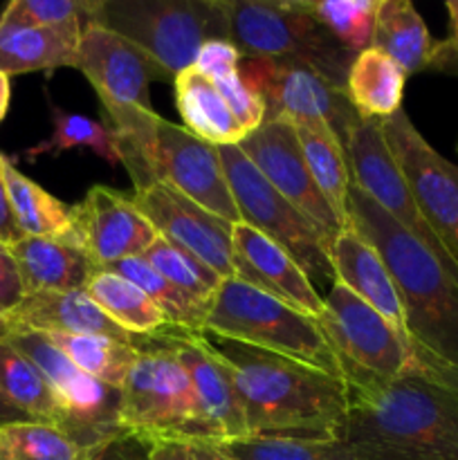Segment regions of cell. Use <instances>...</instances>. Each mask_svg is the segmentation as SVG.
Listing matches in <instances>:
<instances>
[{
    "label": "cell",
    "instance_id": "1",
    "mask_svg": "<svg viewBox=\"0 0 458 460\" xmlns=\"http://www.w3.org/2000/svg\"><path fill=\"white\" fill-rule=\"evenodd\" d=\"M348 214L355 232L380 252L398 288L409 368L458 395V281L355 184Z\"/></svg>",
    "mask_w": 458,
    "mask_h": 460
},
{
    "label": "cell",
    "instance_id": "2",
    "mask_svg": "<svg viewBox=\"0 0 458 460\" xmlns=\"http://www.w3.org/2000/svg\"><path fill=\"white\" fill-rule=\"evenodd\" d=\"M232 367L247 436L341 440L348 386L299 359L202 332Z\"/></svg>",
    "mask_w": 458,
    "mask_h": 460
},
{
    "label": "cell",
    "instance_id": "3",
    "mask_svg": "<svg viewBox=\"0 0 458 460\" xmlns=\"http://www.w3.org/2000/svg\"><path fill=\"white\" fill-rule=\"evenodd\" d=\"M341 443L355 460H458V395L413 368L348 389Z\"/></svg>",
    "mask_w": 458,
    "mask_h": 460
},
{
    "label": "cell",
    "instance_id": "4",
    "mask_svg": "<svg viewBox=\"0 0 458 460\" xmlns=\"http://www.w3.org/2000/svg\"><path fill=\"white\" fill-rule=\"evenodd\" d=\"M75 67L90 81L106 111L135 191L148 187V153L160 121L151 108L148 84L173 79L148 54L94 22L81 31Z\"/></svg>",
    "mask_w": 458,
    "mask_h": 460
},
{
    "label": "cell",
    "instance_id": "5",
    "mask_svg": "<svg viewBox=\"0 0 458 460\" xmlns=\"http://www.w3.org/2000/svg\"><path fill=\"white\" fill-rule=\"evenodd\" d=\"M229 43L241 57L301 63L344 90L357 54L339 43L308 0H227Z\"/></svg>",
    "mask_w": 458,
    "mask_h": 460
},
{
    "label": "cell",
    "instance_id": "6",
    "mask_svg": "<svg viewBox=\"0 0 458 460\" xmlns=\"http://www.w3.org/2000/svg\"><path fill=\"white\" fill-rule=\"evenodd\" d=\"M88 22L115 31L164 67L171 79L209 40H229L227 0H97Z\"/></svg>",
    "mask_w": 458,
    "mask_h": 460
},
{
    "label": "cell",
    "instance_id": "7",
    "mask_svg": "<svg viewBox=\"0 0 458 460\" xmlns=\"http://www.w3.org/2000/svg\"><path fill=\"white\" fill-rule=\"evenodd\" d=\"M205 332L286 355L341 377L317 319L241 279H223L211 301Z\"/></svg>",
    "mask_w": 458,
    "mask_h": 460
},
{
    "label": "cell",
    "instance_id": "8",
    "mask_svg": "<svg viewBox=\"0 0 458 460\" xmlns=\"http://www.w3.org/2000/svg\"><path fill=\"white\" fill-rule=\"evenodd\" d=\"M137 358L121 385L119 427L144 440L200 436L191 380L164 332L139 337Z\"/></svg>",
    "mask_w": 458,
    "mask_h": 460
},
{
    "label": "cell",
    "instance_id": "9",
    "mask_svg": "<svg viewBox=\"0 0 458 460\" xmlns=\"http://www.w3.org/2000/svg\"><path fill=\"white\" fill-rule=\"evenodd\" d=\"M241 223L281 245L313 283L335 286L330 247L317 225L286 200L238 146H218Z\"/></svg>",
    "mask_w": 458,
    "mask_h": 460
},
{
    "label": "cell",
    "instance_id": "10",
    "mask_svg": "<svg viewBox=\"0 0 458 460\" xmlns=\"http://www.w3.org/2000/svg\"><path fill=\"white\" fill-rule=\"evenodd\" d=\"M317 323L335 353L341 380L348 389L393 380L411 367L402 332L339 283L323 299V313Z\"/></svg>",
    "mask_w": 458,
    "mask_h": 460
},
{
    "label": "cell",
    "instance_id": "11",
    "mask_svg": "<svg viewBox=\"0 0 458 460\" xmlns=\"http://www.w3.org/2000/svg\"><path fill=\"white\" fill-rule=\"evenodd\" d=\"M4 340L43 373L66 411L63 434L81 452L124 431L119 427L121 389L76 368L45 332H12Z\"/></svg>",
    "mask_w": 458,
    "mask_h": 460
},
{
    "label": "cell",
    "instance_id": "12",
    "mask_svg": "<svg viewBox=\"0 0 458 460\" xmlns=\"http://www.w3.org/2000/svg\"><path fill=\"white\" fill-rule=\"evenodd\" d=\"M133 200L148 223L155 227L157 236L205 263L220 279H241L268 292L259 274L250 268V263L233 245V225L229 220L211 214L205 207L162 182H153L133 191Z\"/></svg>",
    "mask_w": 458,
    "mask_h": 460
},
{
    "label": "cell",
    "instance_id": "13",
    "mask_svg": "<svg viewBox=\"0 0 458 460\" xmlns=\"http://www.w3.org/2000/svg\"><path fill=\"white\" fill-rule=\"evenodd\" d=\"M382 130L418 211L458 265V166L418 133L404 111L382 119Z\"/></svg>",
    "mask_w": 458,
    "mask_h": 460
},
{
    "label": "cell",
    "instance_id": "14",
    "mask_svg": "<svg viewBox=\"0 0 458 460\" xmlns=\"http://www.w3.org/2000/svg\"><path fill=\"white\" fill-rule=\"evenodd\" d=\"M238 67L245 84L263 102L265 119H290L292 124L323 121L335 130L341 146L362 119L344 90L330 85L301 63L250 58Z\"/></svg>",
    "mask_w": 458,
    "mask_h": 460
},
{
    "label": "cell",
    "instance_id": "15",
    "mask_svg": "<svg viewBox=\"0 0 458 460\" xmlns=\"http://www.w3.org/2000/svg\"><path fill=\"white\" fill-rule=\"evenodd\" d=\"M344 153L346 162H348L350 182L362 189L400 227L416 236L458 281V265L454 263L452 256L440 245V241L418 211L407 180L386 144L382 119H359L346 137Z\"/></svg>",
    "mask_w": 458,
    "mask_h": 460
},
{
    "label": "cell",
    "instance_id": "16",
    "mask_svg": "<svg viewBox=\"0 0 458 460\" xmlns=\"http://www.w3.org/2000/svg\"><path fill=\"white\" fill-rule=\"evenodd\" d=\"M148 182L169 184L211 214L232 225L241 223L218 146L202 142L184 126L171 124L164 117L157 121L148 153Z\"/></svg>",
    "mask_w": 458,
    "mask_h": 460
},
{
    "label": "cell",
    "instance_id": "17",
    "mask_svg": "<svg viewBox=\"0 0 458 460\" xmlns=\"http://www.w3.org/2000/svg\"><path fill=\"white\" fill-rule=\"evenodd\" d=\"M238 148L290 205L317 225L332 250V243L344 227L310 175L295 124L290 119H265Z\"/></svg>",
    "mask_w": 458,
    "mask_h": 460
},
{
    "label": "cell",
    "instance_id": "18",
    "mask_svg": "<svg viewBox=\"0 0 458 460\" xmlns=\"http://www.w3.org/2000/svg\"><path fill=\"white\" fill-rule=\"evenodd\" d=\"M162 332L191 380L202 438L218 443L245 438L247 425L232 367L216 353L202 332H189L175 326Z\"/></svg>",
    "mask_w": 458,
    "mask_h": 460
},
{
    "label": "cell",
    "instance_id": "19",
    "mask_svg": "<svg viewBox=\"0 0 458 460\" xmlns=\"http://www.w3.org/2000/svg\"><path fill=\"white\" fill-rule=\"evenodd\" d=\"M72 218L76 241L99 270L142 256L157 241L155 227L139 211L133 196L103 184L90 189L84 200L72 207Z\"/></svg>",
    "mask_w": 458,
    "mask_h": 460
},
{
    "label": "cell",
    "instance_id": "20",
    "mask_svg": "<svg viewBox=\"0 0 458 460\" xmlns=\"http://www.w3.org/2000/svg\"><path fill=\"white\" fill-rule=\"evenodd\" d=\"M4 337L12 332H45V335H101L135 346L137 335L112 322L84 290L34 292L3 314Z\"/></svg>",
    "mask_w": 458,
    "mask_h": 460
},
{
    "label": "cell",
    "instance_id": "21",
    "mask_svg": "<svg viewBox=\"0 0 458 460\" xmlns=\"http://www.w3.org/2000/svg\"><path fill=\"white\" fill-rule=\"evenodd\" d=\"M330 263L335 270V283L348 288L353 295L366 301L404 337L402 301H400L393 277L380 252L366 238L359 236L353 225L348 229H341L339 236L332 243Z\"/></svg>",
    "mask_w": 458,
    "mask_h": 460
},
{
    "label": "cell",
    "instance_id": "22",
    "mask_svg": "<svg viewBox=\"0 0 458 460\" xmlns=\"http://www.w3.org/2000/svg\"><path fill=\"white\" fill-rule=\"evenodd\" d=\"M9 250L18 265L25 295L85 290L99 270L76 238L22 236Z\"/></svg>",
    "mask_w": 458,
    "mask_h": 460
},
{
    "label": "cell",
    "instance_id": "23",
    "mask_svg": "<svg viewBox=\"0 0 458 460\" xmlns=\"http://www.w3.org/2000/svg\"><path fill=\"white\" fill-rule=\"evenodd\" d=\"M232 236L236 250L259 274L269 295L286 301L287 305L301 310L308 317L317 319L323 313V299L319 296L314 283L281 245L245 223L233 225Z\"/></svg>",
    "mask_w": 458,
    "mask_h": 460
},
{
    "label": "cell",
    "instance_id": "24",
    "mask_svg": "<svg viewBox=\"0 0 458 460\" xmlns=\"http://www.w3.org/2000/svg\"><path fill=\"white\" fill-rule=\"evenodd\" d=\"M85 25L22 27L0 21V72L7 76L75 67Z\"/></svg>",
    "mask_w": 458,
    "mask_h": 460
},
{
    "label": "cell",
    "instance_id": "25",
    "mask_svg": "<svg viewBox=\"0 0 458 460\" xmlns=\"http://www.w3.org/2000/svg\"><path fill=\"white\" fill-rule=\"evenodd\" d=\"M175 103L184 128L211 146H238L247 137L216 85L196 67H187L173 79Z\"/></svg>",
    "mask_w": 458,
    "mask_h": 460
},
{
    "label": "cell",
    "instance_id": "26",
    "mask_svg": "<svg viewBox=\"0 0 458 460\" xmlns=\"http://www.w3.org/2000/svg\"><path fill=\"white\" fill-rule=\"evenodd\" d=\"M407 75L402 67L375 48L355 57L344 94L362 119H389L402 111Z\"/></svg>",
    "mask_w": 458,
    "mask_h": 460
},
{
    "label": "cell",
    "instance_id": "27",
    "mask_svg": "<svg viewBox=\"0 0 458 460\" xmlns=\"http://www.w3.org/2000/svg\"><path fill=\"white\" fill-rule=\"evenodd\" d=\"M295 128L314 184L326 198L341 227L348 229V193L353 182H350L348 162H346V153L339 137L323 121H296Z\"/></svg>",
    "mask_w": 458,
    "mask_h": 460
},
{
    "label": "cell",
    "instance_id": "28",
    "mask_svg": "<svg viewBox=\"0 0 458 460\" xmlns=\"http://www.w3.org/2000/svg\"><path fill=\"white\" fill-rule=\"evenodd\" d=\"M371 48L393 58L404 75L427 70L434 49L429 30L409 0H380L375 13Z\"/></svg>",
    "mask_w": 458,
    "mask_h": 460
},
{
    "label": "cell",
    "instance_id": "29",
    "mask_svg": "<svg viewBox=\"0 0 458 460\" xmlns=\"http://www.w3.org/2000/svg\"><path fill=\"white\" fill-rule=\"evenodd\" d=\"M3 175L7 184L9 205L22 236L76 238L72 207L22 175L9 157L3 155Z\"/></svg>",
    "mask_w": 458,
    "mask_h": 460
},
{
    "label": "cell",
    "instance_id": "30",
    "mask_svg": "<svg viewBox=\"0 0 458 460\" xmlns=\"http://www.w3.org/2000/svg\"><path fill=\"white\" fill-rule=\"evenodd\" d=\"M0 391L34 422L61 431L66 427V411L43 373L4 337L0 340Z\"/></svg>",
    "mask_w": 458,
    "mask_h": 460
},
{
    "label": "cell",
    "instance_id": "31",
    "mask_svg": "<svg viewBox=\"0 0 458 460\" xmlns=\"http://www.w3.org/2000/svg\"><path fill=\"white\" fill-rule=\"evenodd\" d=\"M84 292L130 335L146 337L169 328L162 310L135 283L110 270H97Z\"/></svg>",
    "mask_w": 458,
    "mask_h": 460
},
{
    "label": "cell",
    "instance_id": "32",
    "mask_svg": "<svg viewBox=\"0 0 458 460\" xmlns=\"http://www.w3.org/2000/svg\"><path fill=\"white\" fill-rule=\"evenodd\" d=\"M103 270H110V272L135 283L162 310L169 326L182 328L189 332H205L209 308L193 301L191 296L180 292L175 286H171L144 256H130V259L117 261Z\"/></svg>",
    "mask_w": 458,
    "mask_h": 460
},
{
    "label": "cell",
    "instance_id": "33",
    "mask_svg": "<svg viewBox=\"0 0 458 460\" xmlns=\"http://www.w3.org/2000/svg\"><path fill=\"white\" fill-rule=\"evenodd\" d=\"M52 108V137L36 144L34 148L25 151L27 160H34L39 155H61L67 151H92L94 155L103 157L110 166L121 164L119 144H117L115 133L108 124H101L90 117L75 115L58 106Z\"/></svg>",
    "mask_w": 458,
    "mask_h": 460
},
{
    "label": "cell",
    "instance_id": "34",
    "mask_svg": "<svg viewBox=\"0 0 458 460\" xmlns=\"http://www.w3.org/2000/svg\"><path fill=\"white\" fill-rule=\"evenodd\" d=\"M76 368L94 380L121 389L137 349L101 335H48Z\"/></svg>",
    "mask_w": 458,
    "mask_h": 460
},
{
    "label": "cell",
    "instance_id": "35",
    "mask_svg": "<svg viewBox=\"0 0 458 460\" xmlns=\"http://www.w3.org/2000/svg\"><path fill=\"white\" fill-rule=\"evenodd\" d=\"M142 256L171 286H175L180 292L191 296L198 304L211 308V301H214L216 292H218L220 283H223V279L214 270H209L205 263L193 259L187 252L171 245L162 236H157V241Z\"/></svg>",
    "mask_w": 458,
    "mask_h": 460
},
{
    "label": "cell",
    "instance_id": "36",
    "mask_svg": "<svg viewBox=\"0 0 458 460\" xmlns=\"http://www.w3.org/2000/svg\"><path fill=\"white\" fill-rule=\"evenodd\" d=\"M233 460H355L341 440L245 436L223 443Z\"/></svg>",
    "mask_w": 458,
    "mask_h": 460
},
{
    "label": "cell",
    "instance_id": "37",
    "mask_svg": "<svg viewBox=\"0 0 458 460\" xmlns=\"http://www.w3.org/2000/svg\"><path fill=\"white\" fill-rule=\"evenodd\" d=\"M380 0H308L313 16L350 52L371 48Z\"/></svg>",
    "mask_w": 458,
    "mask_h": 460
},
{
    "label": "cell",
    "instance_id": "38",
    "mask_svg": "<svg viewBox=\"0 0 458 460\" xmlns=\"http://www.w3.org/2000/svg\"><path fill=\"white\" fill-rule=\"evenodd\" d=\"M81 449L61 429L22 422L0 429V460H81Z\"/></svg>",
    "mask_w": 458,
    "mask_h": 460
},
{
    "label": "cell",
    "instance_id": "39",
    "mask_svg": "<svg viewBox=\"0 0 458 460\" xmlns=\"http://www.w3.org/2000/svg\"><path fill=\"white\" fill-rule=\"evenodd\" d=\"M97 0H13L0 13V21L22 27L88 25Z\"/></svg>",
    "mask_w": 458,
    "mask_h": 460
},
{
    "label": "cell",
    "instance_id": "40",
    "mask_svg": "<svg viewBox=\"0 0 458 460\" xmlns=\"http://www.w3.org/2000/svg\"><path fill=\"white\" fill-rule=\"evenodd\" d=\"M216 85V90L220 93V97L225 99V103L229 106V111L233 112V117L238 119V124L245 128V133H254L260 124L265 121V106L259 99V94L245 84V79L241 76V67L232 72H225V75L209 79Z\"/></svg>",
    "mask_w": 458,
    "mask_h": 460
},
{
    "label": "cell",
    "instance_id": "41",
    "mask_svg": "<svg viewBox=\"0 0 458 460\" xmlns=\"http://www.w3.org/2000/svg\"><path fill=\"white\" fill-rule=\"evenodd\" d=\"M146 443L151 460H233L223 443L200 436H162Z\"/></svg>",
    "mask_w": 458,
    "mask_h": 460
},
{
    "label": "cell",
    "instance_id": "42",
    "mask_svg": "<svg viewBox=\"0 0 458 460\" xmlns=\"http://www.w3.org/2000/svg\"><path fill=\"white\" fill-rule=\"evenodd\" d=\"M81 460H151V454L146 440L128 431H119L94 447L85 449Z\"/></svg>",
    "mask_w": 458,
    "mask_h": 460
},
{
    "label": "cell",
    "instance_id": "43",
    "mask_svg": "<svg viewBox=\"0 0 458 460\" xmlns=\"http://www.w3.org/2000/svg\"><path fill=\"white\" fill-rule=\"evenodd\" d=\"M238 61H241V54L229 40H209L200 48L193 67L207 79H216L225 72L236 70Z\"/></svg>",
    "mask_w": 458,
    "mask_h": 460
},
{
    "label": "cell",
    "instance_id": "44",
    "mask_svg": "<svg viewBox=\"0 0 458 460\" xmlns=\"http://www.w3.org/2000/svg\"><path fill=\"white\" fill-rule=\"evenodd\" d=\"M445 9H447L449 16L447 39L440 40V43H434L427 70L458 76V0H449L445 4Z\"/></svg>",
    "mask_w": 458,
    "mask_h": 460
},
{
    "label": "cell",
    "instance_id": "45",
    "mask_svg": "<svg viewBox=\"0 0 458 460\" xmlns=\"http://www.w3.org/2000/svg\"><path fill=\"white\" fill-rule=\"evenodd\" d=\"M22 296H25V288H22L16 261H13L12 250L0 243V313L4 314L16 308Z\"/></svg>",
    "mask_w": 458,
    "mask_h": 460
},
{
    "label": "cell",
    "instance_id": "46",
    "mask_svg": "<svg viewBox=\"0 0 458 460\" xmlns=\"http://www.w3.org/2000/svg\"><path fill=\"white\" fill-rule=\"evenodd\" d=\"M21 238H22V232L21 227H18L16 218H13L12 205H9L7 184H4V175H3V155H0V243L12 247L13 243H18Z\"/></svg>",
    "mask_w": 458,
    "mask_h": 460
},
{
    "label": "cell",
    "instance_id": "47",
    "mask_svg": "<svg viewBox=\"0 0 458 460\" xmlns=\"http://www.w3.org/2000/svg\"><path fill=\"white\" fill-rule=\"evenodd\" d=\"M22 422H34L25 411L16 407L13 402H9L7 395L0 391V429L9 425H22Z\"/></svg>",
    "mask_w": 458,
    "mask_h": 460
},
{
    "label": "cell",
    "instance_id": "48",
    "mask_svg": "<svg viewBox=\"0 0 458 460\" xmlns=\"http://www.w3.org/2000/svg\"><path fill=\"white\" fill-rule=\"evenodd\" d=\"M9 97H12V85H9V76L0 72V121H3L4 115H7Z\"/></svg>",
    "mask_w": 458,
    "mask_h": 460
},
{
    "label": "cell",
    "instance_id": "49",
    "mask_svg": "<svg viewBox=\"0 0 458 460\" xmlns=\"http://www.w3.org/2000/svg\"><path fill=\"white\" fill-rule=\"evenodd\" d=\"M4 337V331H3V313H0V340Z\"/></svg>",
    "mask_w": 458,
    "mask_h": 460
}]
</instances>
